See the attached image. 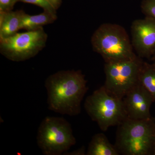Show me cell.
<instances>
[{
    "instance_id": "14",
    "label": "cell",
    "mask_w": 155,
    "mask_h": 155,
    "mask_svg": "<svg viewBox=\"0 0 155 155\" xmlns=\"http://www.w3.org/2000/svg\"><path fill=\"white\" fill-rule=\"evenodd\" d=\"M141 7L146 17L155 19V0H143Z\"/></svg>"
},
{
    "instance_id": "11",
    "label": "cell",
    "mask_w": 155,
    "mask_h": 155,
    "mask_svg": "<svg viewBox=\"0 0 155 155\" xmlns=\"http://www.w3.org/2000/svg\"><path fill=\"white\" fill-rule=\"evenodd\" d=\"M87 155H119L115 145L111 144L104 133H98L92 137L87 150Z\"/></svg>"
},
{
    "instance_id": "16",
    "label": "cell",
    "mask_w": 155,
    "mask_h": 155,
    "mask_svg": "<svg viewBox=\"0 0 155 155\" xmlns=\"http://www.w3.org/2000/svg\"><path fill=\"white\" fill-rule=\"evenodd\" d=\"M18 0H0V12L12 11Z\"/></svg>"
},
{
    "instance_id": "2",
    "label": "cell",
    "mask_w": 155,
    "mask_h": 155,
    "mask_svg": "<svg viewBox=\"0 0 155 155\" xmlns=\"http://www.w3.org/2000/svg\"><path fill=\"white\" fill-rule=\"evenodd\" d=\"M118 127L115 145L120 154L153 155L155 117L137 120L127 118Z\"/></svg>"
},
{
    "instance_id": "1",
    "label": "cell",
    "mask_w": 155,
    "mask_h": 155,
    "mask_svg": "<svg viewBox=\"0 0 155 155\" xmlns=\"http://www.w3.org/2000/svg\"><path fill=\"white\" fill-rule=\"evenodd\" d=\"M87 81L80 70H62L50 75L45 82L48 109L69 116L81 112V103L87 92Z\"/></svg>"
},
{
    "instance_id": "19",
    "label": "cell",
    "mask_w": 155,
    "mask_h": 155,
    "mask_svg": "<svg viewBox=\"0 0 155 155\" xmlns=\"http://www.w3.org/2000/svg\"><path fill=\"white\" fill-rule=\"evenodd\" d=\"M152 60L154 62H155V53L152 56Z\"/></svg>"
},
{
    "instance_id": "5",
    "label": "cell",
    "mask_w": 155,
    "mask_h": 155,
    "mask_svg": "<svg viewBox=\"0 0 155 155\" xmlns=\"http://www.w3.org/2000/svg\"><path fill=\"white\" fill-rule=\"evenodd\" d=\"M76 142L71 124L63 117L47 116L39 126L37 143L44 155H64Z\"/></svg>"
},
{
    "instance_id": "20",
    "label": "cell",
    "mask_w": 155,
    "mask_h": 155,
    "mask_svg": "<svg viewBox=\"0 0 155 155\" xmlns=\"http://www.w3.org/2000/svg\"><path fill=\"white\" fill-rule=\"evenodd\" d=\"M153 155H155V144H154V148L153 153Z\"/></svg>"
},
{
    "instance_id": "10",
    "label": "cell",
    "mask_w": 155,
    "mask_h": 155,
    "mask_svg": "<svg viewBox=\"0 0 155 155\" xmlns=\"http://www.w3.org/2000/svg\"><path fill=\"white\" fill-rule=\"evenodd\" d=\"M25 12L22 10L0 12V39L13 36L21 29Z\"/></svg>"
},
{
    "instance_id": "17",
    "label": "cell",
    "mask_w": 155,
    "mask_h": 155,
    "mask_svg": "<svg viewBox=\"0 0 155 155\" xmlns=\"http://www.w3.org/2000/svg\"><path fill=\"white\" fill-rule=\"evenodd\" d=\"M87 151L85 147L82 146L78 148V149L72 151L70 152H67L64 155H86Z\"/></svg>"
},
{
    "instance_id": "9",
    "label": "cell",
    "mask_w": 155,
    "mask_h": 155,
    "mask_svg": "<svg viewBox=\"0 0 155 155\" xmlns=\"http://www.w3.org/2000/svg\"><path fill=\"white\" fill-rule=\"evenodd\" d=\"M123 101L127 118L137 120L152 117L150 110L153 100L140 83L125 95Z\"/></svg>"
},
{
    "instance_id": "8",
    "label": "cell",
    "mask_w": 155,
    "mask_h": 155,
    "mask_svg": "<svg viewBox=\"0 0 155 155\" xmlns=\"http://www.w3.org/2000/svg\"><path fill=\"white\" fill-rule=\"evenodd\" d=\"M131 43L140 58H150L155 53V19L146 17L131 25Z\"/></svg>"
},
{
    "instance_id": "15",
    "label": "cell",
    "mask_w": 155,
    "mask_h": 155,
    "mask_svg": "<svg viewBox=\"0 0 155 155\" xmlns=\"http://www.w3.org/2000/svg\"><path fill=\"white\" fill-rule=\"evenodd\" d=\"M18 2L33 4L41 7L44 9V11H48L52 14L57 15V11L46 0H18Z\"/></svg>"
},
{
    "instance_id": "6",
    "label": "cell",
    "mask_w": 155,
    "mask_h": 155,
    "mask_svg": "<svg viewBox=\"0 0 155 155\" xmlns=\"http://www.w3.org/2000/svg\"><path fill=\"white\" fill-rule=\"evenodd\" d=\"M143 61L137 56L132 59L105 63L106 89L114 96L123 99L139 83Z\"/></svg>"
},
{
    "instance_id": "12",
    "label": "cell",
    "mask_w": 155,
    "mask_h": 155,
    "mask_svg": "<svg viewBox=\"0 0 155 155\" xmlns=\"http://www.w3.org/2000/svg\"><path fill=\"white\" fill-rule=\"evenodd\" d=\"M57 18V15L47 11L32 16L25 13L22 18L21 29L27 31L37 30L45 25L53 23Z\"/></svg>"
},
{
    "instance_id": "7",
    "label": "cell",
    "mask_w": 155,
    "mask_h": 155,
    "mask_svg": "<svg viewBox=\"0 0 155 155\" xmlns=\"http://www.w3.org/2000/svg\"><path fill=\"white\" fill-rule=\"evenodd\" d=\"M48 35L43 28L0 39V52L9 60L20 62L33 58L45 47Z\"/></svg>"
},
{
    "instance_id": "13",
    "label": "cell",
    "mask_w": 155,
    "mask_h": 155,
    "mask_svg": "<svg viewBox=\"0 0 155 155\" xmlns=\"http://www.w3.org/2000/svg\"><path fill=\"white\" fill-rule=\"evenodd\" d=\"M139 83L151 96L155 102V62H143L139 76Z\"/></svg>"
},
{
    "instance_id": "3",
    "label": "cell",
    "mask_w": 155,
    "mask_h": 155,
    "mask_svg": "<svg viewBox=\"0 0 155 155\" xmlns=\"http://www.w3.org/2000/svg\"><path fill=\"white\" fill-rule=\"evenodd\" d=\"M91 42L94 51L101 56L105 63L137 57L126 31L117 24L100 25L93 35Z\"/></svg>"
},
{
    "instance_id": "4",
    "label": "cell",
    "mask_w": 155,
    "mask_h": 155,
    "mask_svg": "<svg viewBox=\"0 0 155 155\" xmlns=\"http://www.w3.org/2000/svg\"><path fill=\"white\" fill-rule=\"evenodd\" d=\"M84 108L103 131L118 126L127 118L123 99L111 94L104 85L86 98Z\"/></svg>"
},
{
    "instance_id": "18",
    "label": "cell",
    "mask_w": 155,
    "mask_h": 155,
    "mask_svg": "<svg viewBox=\"0 0 155 155\" xmlns=\"http://www.w3.org/2000/svg\"><path fill=\"white\" fill-rule=\"evenodd\" d=\"M56 11L61 6L62 0H46Z\"/></svg>"
}]
</instances>
